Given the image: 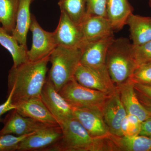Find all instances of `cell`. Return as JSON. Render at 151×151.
Instances as JSON below:
<instances>
[{"label":"cell","mask_w":151,"mask_h":151,"mask_svg":"<svg viewBox=\"0 0 151 151\" xmlns=\"http://www.w3.org/2000/svg\"><path fill=\"white\" fill-rule=\"evenodd\" d=\"M62 134V129L59 125H45L23 140L17 151H45L56 143Z\"/></svg>","instance_id":"obj_9"},{"label":"cell","mask_w":151,"mask_h":151,"mask_svg":"<svg viewBox=\"0 0 151 151\" xmlns=\"http://www.w3.org/2000/svg\"><path fill=\"white\" fill-rule=\"evenodd\" d=\"M0 44L10 53L13 60V66L17 67L28 61V49L20 45L12 35H10L1 27Z\"/></svg>","instance_id":"obj_22"},{"label":"cell","mask_w":151,"mask_h":151,"mask_svg":"<svg viewBox=\"0 0 151 151\" xmlns=\"http://www.w3.org/2000/svg\"><path fill=\"white\" fill-rule=\"evenodd\" d=\"M40 97L59 125L74 117L73 108L57 91L54 85L47 78Z\"/></svg>","instance_id":"obj_10"},{"label":"cell","mask_w":151,"mask_h":151,"mask_svg":"<svg viewBox=\"0 0 151 151\" xmlns=\"http://www.w3.org/2000/svg\"><path fill=\"white\" fill-rule=\"evenodd\" d=\"M80 26L87 43L114 35L111 23L105 17L86 15Z\"/></svg>","instance_id":"obj_17"},{"label":"cell","mask_w":151,"mask_h":151,"mask_svg":"<svg viewBox=\"0 0 151 151\" xmlns=\"http://www.w3.org/2000/svg\"><path fill=\"white\" fill-rule=\"evenodd\" d=\"M130 80L134 83L151 86V63L138 65Z\"/></svg>","instance_id":"obj_25"},{"label":"cell","mask_w":151,"mask_h":151,"mask_svg":"<svg viewBox=\"0 0 151 151\" xmlns=\"http://www.w3.org/2000/svg\"><path fill=\"white\" fill-rule=\"evenodd\" d=\"M31 134L20 136L11 134L0 135V151H17L20 143Z\"/></svg>","instance_id":"obj_26"},{"label":"cell","mask_w":151,"mask_h":151,"mask_svg":"<svg viewBox=\"0 0 151 151\" xmlns=\"http://www.w3.org/2000/svg\"><path fill=\"white\" fill-rule=\"evenodd\" d=\"M19 3V0H0V24L9 34L15 26Z\"/></svg>","instance_id":"obj_24"},{"label":"cell","mask_w":151,"mask_h":151,"mask_svg":"<svg viewBox=\"0 0 151 151\" xmlns=\"http://www.w3.org/2000/svg\"><path fill=\"white\" fill-rule=\"evenodd\" d=\"M15 109V106L13 104L12 100V95L8 94L7 98L5 102L0 105V122H2L1 117L6 112Z\"/></svg>","instance_id":"obj_30"},{"label":"cell","mask_w":151,"mask_h":151,"mask_svg":"<svg viewBox=\"0 0 151 151\" xmlns=\"http://www.w3.org/2000/svg\"><path fill=\"white\" fill-rule=\"evenodd\" d=\"M32 1L19 0L15 26L12 33L19 44L27 49V35L31 22L30 6Z\"/></svg>","instance_id":"obj_20"},{"label":"cell","mask_w":151,"mask_h":151,"mask_svg":"<svg viewBox=\"0 0 151 151\" xmlns=\"http://www.w3.org/2000/svg\"><path fill=\"white\" fill-rule=\"evenodd\" d=\"M58 92L73 108H96L101 110L110 95L82 86L74 78L66 82Z\"/></svg>","instance_id":"obj_5"},{"label":"cell","mask_w":151,"mask_h":151,"mask_svg":"<svg viewBox=\"0 0 151 151\" xmlns=\"http://www.w3.org/2000/svg\"><path fill=\"white\" fill-rule=\"evenodd\" d=\"M107 0H86V15L107 18Z\"/></svg>","instance_id":"obj_28"},{"label":"cell","mask_w":151,"mask_h":151,"mask_svg":"<svg viewBox=\"0 0 151 151\" xmlns=\"http://www.w3.org/2000/svg\"><path fill=\"white\" fill-rule=\"evenodd\" d=\"M135 90L151 101V86L134 83Z\"/></svg>","instance_id":"obj_31"},{"label":"cell","mask_w":151,"mask_h":151,"mask_svg":"<svg viewBox=\"0 0 151 151\" xmlns=\"http://www.w3.org/2000/svg\"><path fill=\"white\" fill-rule=\"evenodd\" d=\"M105 64L116 87L130 80L138 65L133 53V44L128 39H115L108 48Z\"/></svg>","instance_id":"obj_3"},{"label":"cell","mask_w":151,"mask_h":151,"mask_svg":"<svg viewBox=\"0 0 151 151\" xmlns=\"http://www.w3.org/2000/svg\"><path fill=\"white\" fill-rule=\"evenodd\" d=\"M126 24L129 27L130 37L134 45H139L151 40V17L132 14Z\"/></svg>","instance_id":"obj_21"},{"label":"cell","mask_w":151,"mask_h":151,"mask_svg":"<svg viewBox=\"0 0 151 151\" xmlns=\"http://www.w3.org/2000/svg\"><path fill=\"white\" fill-rule=\"evenodd\" d=\"M13 104L15 106V109L24 117L46 125H59L41 97L19 100Z\"/></svg>","instance_id":"obj_13"},{"label":"cell","mask_w":151,"mask_h":151,"mask_svg":"<svg viewBox=\"0 0 151 151\" xmlns=\"http://www.w3.org/2000/svg\"><path fill=\"white\" fill-rule=\"evenodd\" d=\"M29 30L32 33V41L31 48L27 52L29 60L37 61L50 55L57 46L53 32L42 29L33 14Z\"/></svg>","instance_id":"obj_7"},{"label":"cell","mask_w":151,"mask_h":151,"mask_svg":"<svg viewBox=\"0 0 151 151\" xmlns=\"http://www.w3.org/2000/svg\"><path fill=\"white\" fill-rule=\"evenodd\" d=\"M101 110L110 134L115 136H123L121 123L127 114L117 88L115 92L109 95Z\"/></svg>","instance_id":"obj_12"},{"label":"cell","mask_w":151,"mask_h":151,"mask_svg":"<svg viewBox=\"0 0 151 151\" xmlns=\"http://www.w3.org/2000/svg\"><path fill=\"white\" fill-rule=\"evenodd\" d=\"M74 117L92 137L106 138L111 134L103 118L102 110L96 108H73Z\"/></svg>","instance_id":"obj_11"},{"label":"cell","mask_w":151,"mask_h":151,"mask_svg":"<svg viewBox=\"0 0 151 151\" xmlns=\"http://www.w3.org/2000/svg\"><path fill=\"white\" fill-rule=\"evenodd\" d=\"M128 120L127 116L122 120L121 123V129L123 136H127L128 128Z\"/></svg>","instance_id":"obj_34"},{"label":"cell","mask_w":151,"mask_h":151,"mask_svg":"<svg viewBox=\"0 0 151 151\" xmlns=\"http://www.w3.org/2000/svg\"><path fill=\"white\" fill-rule=\"evenodd\" d=\"M49 56L37 61L28 60L17 67H12L9 71L8 86L12 103L40 97L47 77Z\"/></svg>","instance_id":"obj_1"},{"label":"cell","mask_w":151,"mask_h":151,"mask_svg":"<svg viewBox=\"0 0 151 151\" xmlns=\"http://www.w3.org/2000/svg\"><path fill=\"white\" fill-rule=\"evenodd\" d=\"M109 151H151V138L110 134L107 137Z\"/></svg>","instance_id":"obj_18"},{"label":"cell","mask_w":151,"mask_h":151,"mask_svg":"<svg viewBox=\"0 0 151 151\" xmlns=\"http://www.w3.org/2000/svg\"><path fill=\"white\" fill-rule=\"evenodd\" d=\"M74 78L82 86L108 94H112L116 89L106 66L91 68L80 63L76 70Z\"/></svg>","instance_id":"obj_6"},{"label":"cell","mask_w":151,"mask_h":151,"mask_svg":"<svg viewBox=\"0 0 151 151\" xmlns=\"http://www.w3.org/2000/svg\"><path fill=\"white\" fill-rule=\"evenodd\" d=\"M149 4L150 6L151 7V0H149Z\"/></svg>","instance_id":"obj_35"},{"label":"cell","mask_w":151,"mask_h":151,"mask_svg":"<svg viewBox=\"0 0 151 151\" xmlns=\"http://www.w3.org/2000/svg\"><path fill=\"white\" fill-rule=\"evenodd\" d=\"M33 1H34V0H33Z\"/></svg>","instance_id":"obj_36"},{"label":"cell","mask_w":151,"mask_h":151,"mask_svg":"<svg viewBox=\"0 0 151 151\" xmlns=\"http://www.w3.org/2000/svg\"><path fill=\"white\" fill-rule=\"evenodd\" d=\"M53 33L57 46L82 49L87 43L80 25L73 22L63 12Z\"/></svg>","instance_id":"obj_8"},{"label":"cell","mask_w":151,"mask_h":151,"mask_svg":"<svg viewBox=\"0 0 151 151\" xmlns=\"http://www.w3.org/2000/svg\"><path fill=\"white\" fill-rule=\"evenodd\" d=\"M128 120V128L127 136L133 137L139 135L141 130V122L137 116L127 114Z\"/></svg>","instance_id":"obj_29"},{"label":"cell","mask_w":151,"mask_h":151,"mask_svg":"<svg viewBox=\"0 0 151 151\" xmlns=\"http://www.w3.org/2000/svg\"><path fill=\"white\" fill-rule=\"evenodd\" d=\"M115 39L113 35L86 43L82 49L80 64L91 68L106 66L107 52Z\"/></svg>","instance_id":"obj_14"},{"label":"cell","mask_w":151,"mask_h":151,"mask_svg":"<svg viewBox=\"0 0 151 151\" xmlns=\"http://www.w3.org/2000/svg\"><path fill=\"white\" fill-rule=\"evenodd\" d=\"M60 12H63L71 20L80 25L86 15V0H59Z\"/></svg>","instance_id":"obj_23"},{"label":"cell","mask_w":151,"mask_h":151,"mask_svg":"<svg viewBox=\"0 0 151 151\" xmlns=\"http://www.w3.org/2000/svg\"><path fill=\"white\" fill-rule=\"evenodd\" d=\"M139 135L151 138V117L141 122Z\"/></svg>","instance_id":"obj_32"},{"label":"cell","mask_w":151,"mask_h":151,"mask_svg":"<svg viewBox=\"0 0 151 151\" xmlns=\"http://www.w3.org/2000/svg\"><path fill=\"white\" fill-rule=\"evenodd\" d=\"M82 49L58 46L49 56L51 67L47 78L59 92L63 85L71 78L81 60Z\"/></svg>","instance_id":"obj_4"},{"label":"cell","mask_w":151,"mask_h":151,"mask_svg":"<svg viewBox=\"0 0 151 151\" xmlns=\"http://www.w3.org/2000/svg\"><path fill=\"white\" fill-rule=\"evenodd\" d=\"M133 53L138 66L151 63V40L141 45H133Z\"/></svg>","instance_id":"obj_27"},{"label":"cell","mask_w":151,"mask_h":151,"mask_svg":"<svg viewBox=\"0 0 151 151\" xmlns=\"http://www.w3.org/2000/svg\"><path fill=\"white\" fill-rule=\"evenodd\" d=\"M59 126L61 137L45 151H109L107 138L93 137L74 116Z\"/></svg>","instance_id":"obj_2"},{"label":"cell","mask_w":151,"mask_h":151,"mask_svg":"<svg viewBox=\"0 0 151 151\" xmlns=\"http://www.w3.org/2000/svg\"><path fill=\"white\" fill-rule=\"evenodd\" d=\"M139 97L138 96V98L141 103L146 109L150 112L151 115V101L142 94H139Z\"/></svg>","instance_id":"obj_33"},{"label":"cell","mask_w":151,"mask_h":151,"mask_svg":"<svg viewBox=\"0 0 151 151\" xmlns=\"http://www.w3.org/2000/svg\"><path fill=\"white\" fill-rule=\"evenodd\" d=\"M133 10L128 0H107V18L114 31L120 30L124 27L128 18L133 14Z\"/></svg>","instance_id":"obj_19"},{"label":"cell","mask_w":151,"mask_h":151,"mask_svg":"<svg viewBox=\"0 0 151 151\" xmlns=\"http://www.w3.org/2000/svg\"><path fill=\"white\" fill-rule=\"evenodd\" d=\"M116 88L127 114L137 116L141 122L151 117L150 113L139 100L132 81L129 80Z\"/></svg>","instance_id":"obj_16"},{"label":"cell","mask_w":151,"mask_h":151,"mask_svg":"<svg viewBox=\"0 0 151 151\" xmlns=\"http://www.w3.org/2000/svg\"><path fill=\"white\" fill-rule=\"evenodd\" d=\"M4 127L0 130V135L7 134L19 136L27 135L47 125L22 116L16 109L10 111L4 120Z\"/></svg>","instance_id":"obj_15"}]
</instances>
